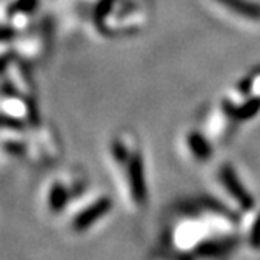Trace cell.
Segmentation results:
<instances>
[{"instance_id":"obj_1","label":"cell","mask_w":260,"mask_h":260,"mask_svg":"<svg viewBox=\"0 0 260 260\" xmlns=\"http://www.w3.org/2000/svg\"><path fill=\"white\" fill-rule=\"evenodd\" d=\"M110 157L118 171L121 196L125 206L132 212H141L149 199L141 151L130 146L127 138L118 137L110 143Z\"/></svg>"},{"instance_id":"obj_2","label":"cell","mask_w":260,"mask_h":260,"mask_svg":"<svg viewBox=\"0 0 260 260\" xmlns=\"http://www.w3.org/2000/svg\"><path fill=\"white\" fill-rule=\"evenodd\" d=\"M113 199L108 193H85L66 212L68 229L76 235H83L89 232L110 215V212L113 210Z\"/></svg>"},{"instance_id":"obj_3","label":"cell","mask_w":260,"mask_h":260,"mask_svg":"<svg viewBox=\"0 0 260 260\" xmlns=\"http://www.w3.org/2000/svg\"><path fill=\"white\" fill-rule=\"evenodd\" d=\"M86 193V179L82 174L53 177L43 191V204L49 215H64L74 202Z\"/></svg>"},{"instance_id":"obj_4","label":"cell","mask_w":260,"mask_h":260,"mask_svg":"<svg viewBox=\"0 0 260 260\" xmlns=\"http://www.w3.org/2000/svg\"><path fill=\"white\" fill-rule=\"evenodd\" d=\"M218 187L226 198V204L231 206L238 215H246L257 206V199L246 188L243 180L231 163H221L216 171Z\"/></svg>"},{"instance_id":"obj_5","label":"cell","mask_w":260,"mask_h":260,"mask_svg":"<svg viewBox=\"0 0 260 260\" xmlns=\"http://www.w3.org/2000/svg\"><path fill=\"white\" fill-rule=\"evenodd\" d=\"M241 240L245 241L249 251L260 252V202L243 215V229H241Z\"/></svg>"},{"instance_id":"obj_6","label":"cell","mask_w":260,"mask_h":260,"mask_svg":"<svg viewBox=\"0 0 260 260\" xmlns=\"http://www.w3.org/2000/svg\"><path fill=\"white\" fill-rule=\"evenodd\" d=\"M185 146H187L188 155L196 161V163H206L212 157V144L207 141V138L202 134L191 130L190 134L185 137Z\"/></svg>"},{"instance_id":"obj_7","label":"cell","mask_w":260,"mask_h":260,"mask_svg":"<svg viewBox=\"0 0 260 260\" xmlns=\"http://www.w3.org/2000/svg\"><path fill=\"white\" fill-rule=\"evenodd\" d=\"M219 2L229 10L243 14L249 19H260V7L248 2V0H219Z\"/></svg>"}]
</instances>
